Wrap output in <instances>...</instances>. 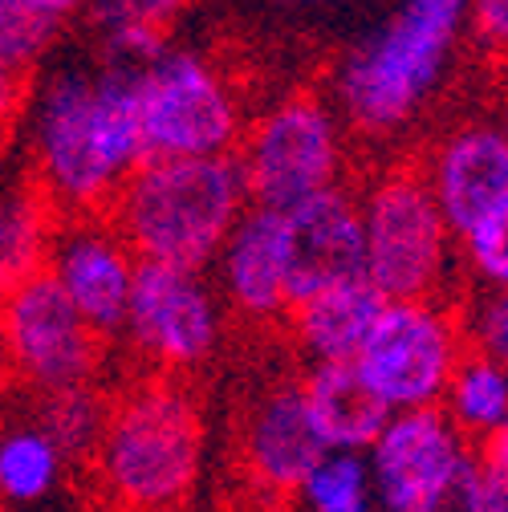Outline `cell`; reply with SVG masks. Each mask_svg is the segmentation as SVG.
<instances>
[{
	"instance_id": "6da1fadb",
	"label": "cell",
	"mask_w": 508,
	"mask_h": 512,
	"mask_svg": "<svg viewBox=\"0 0 508 512\" xmlns=\"http://www.w3.org/2000/svg\"><path fill=\"white\" fill-rule=\"evenodd\" d=\"M29 147L45 200L61 216L106 212L143 151L135 66H61L29 98Z\"/></svg>"
},
{
	"instance_id": "7a4b0ae2",
	"label": "cell",
	"mask_w": 508,
	"mask_h": 512,
	"mask_svg": "<svg viewBox=\"0 0 508 512\" xmlns=\"http://www.w3.org/2000/svg\"><path fill=\"white\" fill-rule=\"evenodd\" d=\"M244 208L248 187L236 151H228L143 159L102 216L139 261L208 273Z\"/></svg>"
},
{
	"instance_id": "3957f363",
	"label": "cell",
	"mask_w": 508,
	"mask_h": 512,
	"mask_svg": "<svg viewBox=\"0 0 508 512\" xmlns=\"http://www.w3.org/2000/svg\"><path fill=\"white\" fill-rule=\"evenodd\" d=\"M468 29V0H403L334 74V110L358 135L391 139L448 78Z\"/></svg>"
},
{
	"instance_id": "277c9868",
	"label": "cell",
	"mask_w": 508,
	"mask_h": 512,
	"mask_svg": "<svg viewBox=\"0 0 508 512\" xmlns=\"http://www.w3.org/2000/svg\"><path fill=\"white\" fill-rule=\"evenodd\" d=\"M208 431L196 395L171 374L135 382L110 399L90 452L94 484L122 508H179L204 480Z\"/></svg>"
},
{
	"instance_id": "5b68a950",
	"label": "cell",
	"mask_w": 508,
	"mask_h": 512,
	"mask_svg": "<svg viewBox=\"0 0 508 512\" xmlns=\"http://www.w3.org/2000/svg\"><path fill=\"white\" fill-rule=\"evenodd\" d=\"M362 273L383 297H439L456 269V232L423 167H391L362 196Z\"/></svg>"
},
{
	"instance_id": "8992f818",
	"label": "cell",
	"mask_w": 508,
	"mask_h": 512,
	"mask_svg": "<svg viewBox=\"0 0 508 512\" xmlns=\"http://www.w3.org/2000/svg\"><path fill=\"white\" fill-rule=\"evenodd\" d=\"M135 102L147 159L228 155L244 135L240 98L224 70L196 49H163L135 66Z\"/></svg>"
},
{
	"instance_id": "52a82bcc",
	"label": "cell",
	"mask_w": 508,
	"mask_h": 512,
	"mask_svg": "<svg viewBox=\"0 0 508 512\" xmlns=\"http://www.w3.org/2000/svg\"><path fill=\"white\" fill-rule=\"evenodd\" d=\"M464 350V322L452 305L439 297H383L354 366L391 411H407L443 399Z\"/></svg>"
},
{
	"instance_id": "ba28073f",
	"label": "cell",
	"mask_w": 508,
	"mask_h": 512,
	"mask_svg": "<svg viewBox=\"0 0 508 512\" xmlns=\"http://www.w3.org/2000/svg\"><path fill=\"white\" fill-rule=\"evenodd\" d=\"M248 204L293 208L330 183H342V114L317 94H289L269 106L236 143Z\"/></svg>"
},
{
	"instance_id": "9c48e42d",
	"label": "cell",
	"mask_w": 508,
	"mask_h": 512,
	"mask_svg": "<svg viewBox=\"0 0 508 512\" xmlns=\"http://www.w3.org/2000/svg\"><path fill=\"white\" fill-rule=\"evenodd\" d=\"M106 338H98L49 269L0 289V366L29 391L98 378Z\"/></svg>"
},
{
	"instance_id": "30bf717a",
	"label": "cell",
	"mask_w": 508,
	"mask_h": 512,
	"mask_svg": "<svg viewBox=\"0 0 508 512\" xmlns=\"http://www.w3.org/2000/svg\"><path fill=\"white\" fill-rule=\"evenodd\" d=\"M476 456V443L452 423L439 403L391 411L366 447L374 504L387 512H439Z\"/></svg>"
},
{
	"instance_id": "8fae6325",
	"label": "cell",
	"mask_w": 508,
	"mask_h": 512,
	"mask_svg": "<svg viewBox=\"0 0 508 512\" xmlns=\"http://www.w3.org/2000/svg\"><path fill=\"white\" fill-rule=\"evenodd\" d=\"M224 334V305L204 273L139 261L122 334L143 362L163 374L200 370Z\"/></svg>"
},
{
	"instance_id": "7c38bea8",
	"label": "cell",
	"mask_w": 508,
	"mask_h": 512,
	"mask_svg": "<svg viewBox=\"0 0 508 512\" xmlns=\"http://www.w3.org/2000/svg\"><path fill=\"white\" fill-rule=\"evenodd\" d=\"M45 269L74 301V309L86 317V326L114 342L126 322V301H131L139 256L126 248V240L114 232V224L94 212V216H61L49 261Z\"/></svg>"
},
{
	"instance_id": "4fadbf2b",
	"label": "cell",
	"mask_w": 508,
	"mask_h": 512,
	"mask_svg": "<svg viewBox=\"0 0 508 512\" xmlns=\"http://www.w3.org/2000/svg\"><path fill=\"white\" fill-rule=\"evenodd\" d=\"M326 439L317 431L301 382H281L252 403L240 427V464L248 484L269 500H285L297 492L305 472L326 452Z\"/></svg>"
},
{
	"instance_id": "5bb4252c",
	"label": "cell",
	"mask_w": 508,
	"mask_h": 512,
	"mask_svg": "<svg viewBox=\"0 0 508 512\" xmlns=\"http://www.w3.org/2000/svg\"><path fill=\"white\" fill-rule=\"evenodd\" d=\"M220 301L248 317V322H277L289 313V252H285V220L277 208L248 204L232 232L216 252Z\"/></svg>"
},
{
	"instance_id": "9a60e30c",
	"label": "cell",
	"mask_w": 508,
	"mask_h": 512,
	"mask_svg": "<svg viewBox=\"0 0 508 512\" xmlns=\"http://www.w3.org/2000/svg\"><path fill=\"white\" fill-rule=\"evenodd\" d=\"M293 301L342 277L362 273V208L358 191L330 183L281 212Z\"/></svg>"
},
{
	"instance_id": "2e32d148",
	"label": "cell",
	"mask_w": 508,
	"mask_h": 512,
	"mask_svg": "<svg viewBox=\"0 0 508 512\" xmlns=\"http://www.w3.org/2000/svg\"><path fill=\"white\" fill-rule=\"evenodd\" d=\"M431 196L460 236L500 191L508 187V139L500 122H464L448 139H439L423 163Z\"/></svg>"
},
{
	"instance_id": "e0dca14e",
	"label": "cell",
	"mask_w": 508,
	"mask_h": 512,
	"mask_svg": "<svg viewBox=\"0 0 508 512\" xmlns=\"http://www.w3.org/2000/svg\"><path fill=\"white\" fill-rule=\"evenodd\" d=\"M378 305H383V293L366 281V273L330 281L322 289L297 297L289 305V322H293V338L301 354L309 362L354 358Z\"/></svg>"
},
{
	"instance_id": "ac0fdd59",
	"label": "cell",
	"mask_w": 508,
	"mask_h": 512,
	"mask_svg": "<svg viewBox=\"0 0 508 512\" xmlns=\"http://www.w3.org/2000/svg\"><path fill=\"white\" fill-rule=\"evenodd\" d=\"M301 395L309 403V415L330 447H354L366 452L370 439L383 431L391 407L370 391V382L358 374L354 358L338 362H309L301 378Z\"/></svg>"
},
{
	"instance_id": "d6986e66",
	"label": "cell",
	"mask_w": 508,
	"mask_h": 512,
	"mask_svg": "<svg viewBox=\"0 0 508 512\" xmlns=\"http://www.w3.org/2000/svg\"><path fill=\"white\" fill-rule=\"evenodd\" d=\"M187 0H86V17L94 37L102 41L106 61L118 66H143L167 49L175 21Z\"/></svg>"
},
{
	"instance_id": "ffe728a7",
	"label": "cell",
	"mask_w": 508,
	"mask_h": 512,
	"mask_svg": "<svg viewBox=\"0 0 508 512\" xmlns=\"http://www.w3.org/2000/svg\"><path fill=\"white\" fill-rule=\"evenodd\" d=\"M66 468L70 460L33 419L9 423L0 431V504L21 508L49 500L66 480Z\"/></svg>"
},
{
	"instance_id": "44dd1931",
	"label": "cell",
	"mask_w": 508,
	"mask_h": 512,
	"mask_svg": "<svg viewBox=\"0 0 508 512\" xmlns=\"http://www.w3.org/2000/svg\"><path fill=\"white\" fill-rule=\"evenodd\" d=\"M439 407L452 415V423L472 443L496 435L508 419V366L468 346L448 378V391H443Z\"/></svg>"
},
{
	"instance_id": "7402d4cb",
	"label": "cell",
	"mask_w": 508,
	"mask_h": 512,
	"mask_svg": "<svg viewBox=\"0 0 508 512\" xmlns=\"http://www.w3.org/2000/svg\"><path fill=\"white\" fill-rule=\"evenodd\" d=\"M57 224L61 212L45 200L41 187H21L0 200V289L45 269Z\"/></svg>"
},
{
	"instance_id": "603a6c76",
	"label": "cell",
	"mask_w": 508,
	"mask_h": 512,
	"mask_svg": "<svg viewBox=\"0 0 508 512\" xmlns=\"http://www.w3.org/2000/svg\"><path fill=\"white\" fill-rule=\"evenodd\" d=\"M106 411H110V399L90 378V382H70V387L37 391L29 419L61 447V456L78 464V460H90L94 443L102 435V423H106Z\"/></svg>"
},
{
	"instance_id": "cb8c5ba5",
	"label": "cell",
	"mask_w": 508,
	"mask_h": 512,
	"mask_svg": "<svg viewBox=\"0 0 508 512\" xmlns=\"http://www.w3.org/2000/svg\"><path fill=\"white\" fill-rule=\"evenodd\" d=\"M309 512H366L374 508V480L366 452L326 447L293 492Z\"/></svg>"
},
{
	"instance_id": "d4e9b609",
	"label": "cell",
	"mask_w": 508,
	"mask_h": 512,
	"mask_svg": "<svg viewBox=\"0 0 508 512\" xmlns=\"http://www.w3.org/2000/svg\"><path fill=\"white\" fill-rule=\"evenodd\" d=\"M61 29L66 21L33 9L29 0H0V66L13 74H29L49 57Z\"/></svg>"
},
{
	"instance_id": "484cf974",
	"label": "cell",
	"mask_w": 508,
	"mask_h": 512,
	"mask_svg": "<svg viewBox=\"0 0 508 512\" xmlns=\"http://www.w3.org/2000/svg\"><path fill=\"white\" fill-rule=\"evenodd\" d=\"M456 265L480 285H508V187L456 236Z\"/></svg>"
},
{
	"instance_id": "4316f807",
	"label": "cell",
	"mask_w": 508,
	"mask_h": 512,
	"mask_svg": "<svg viewBox=\"0 0 508 512\" xmlns=\"http://www.w3.org/2000/svg\"><path fill=\"white\" fill-rule=\"evenodd\" d=\"M452 508L464 512H508V431L480 439L476 456L452 496Z\"/></svg>"
},
{
	"instance_id": "83f0119b",
	"label": "cell",
	"mask_w": 508,
	"mask_h": 512,
	"mask_svg": "<svg viewBox=\"0 0 508 512\" xmlns=\"http://www.w3.org/2000/svg\"><path fill=\"white\" fill-rule=\"evenodd\" d=\"M460 322L472 350L492 354L508 366V285H480Z\"/></svg>"
},
{
	"instance_id": "f1b7e54d",
	"label": "cell",
	"mask_w": 508,
	"mask_h": 512,
	"mask_svg": "<svg viewBox=\"0 0 508 512\" xmlns=\"http://www.w3.org/2000/svg\"><path fill=\"white\" fill-rule=\"evenodd\" d=\"M468 29L480 49L508 61V0H468Z\"/></svg>"
},
{
	"instance_id": "f546056e",
	"label": "cell",
	"mask_w": 508,
	"mask_h": 512,
	"mask_svg": "<svg viewBox=\"0 0 508 512\" xmlns=\"http://www.w3.org/2000/svg\"><path fill=\"white\" fill-rule=\"evenodd\" d=\"M21 102H25V90H21V74L0 66V131L21 114Z\"/></svg>"
},
{
	"instance_id": "4dcf8cb0",
	"label": "cell",
	"mask_w": 508,
	"mask_h": 512,
	"mask_svg": "<svg viewBox=\"0 0 508 512\" xmlns=\"http://www.w3.org/2000/svg\"><path fill=\"white\" fill-rule=\"evenodd\" d=\"M33 9H41V13H49V17H57V21H74L82 9H86V0H29Z\"/></svg>"
},
{
	"instance_id": "1f68e13d",
	"label": "cell",
	"mask_w": 508,
	"mask_h": 512,
	"mask_svg": "<svg viewBox=\"0 0 508 512\" xmlns=\"http://www.w3.org/2000/svg\"><path fill=\"white\" fill-rule=\"evenodd\" d=\"M496 122H500V131H504V139H508V106H504V114H500Z\"/></svg>"
},
{
	"instance_id": "d6a6232c",
	"label": "cell",
	"mask_w": 508,
	"mask_h": 512,
	"mask_svg": "<svg viewBox=\"0 0 508 512\" xmlns=\"http://www.w3.org/2000/svg\"><path fill=\"white\" fill-rule=\"evenodd\" d=\"M285 5H322V0H285Z\"/></svg>"
},
{
	"instance_id": "836d02e7",
	"label": "cell",
	"mask_w": 508,
	"mask_h": 512,
	"mask_svg": "<svg viewBox=\"0 0 508 512\" xmlns=\"http://www.w3.org/2000/svg\"><path fill=\"white\" fill-rule=\"evenodd\" d=\"M500 431H508V419H504V427H500Z\"/></svg>"
}]
</instances>
